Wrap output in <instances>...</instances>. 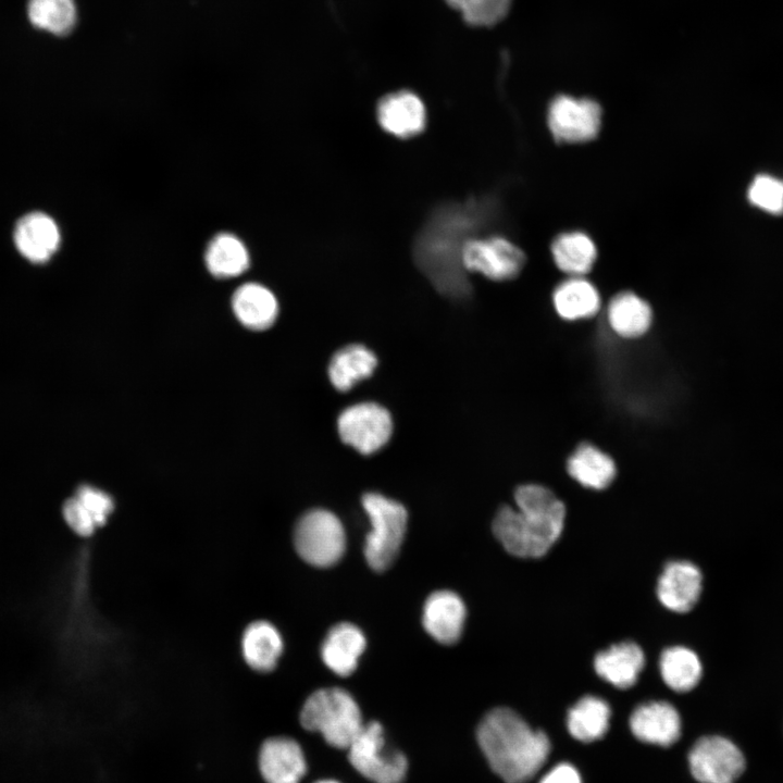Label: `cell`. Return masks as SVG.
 I'll return each mask as SVG.
<instances>
[{
  "mask_svg": "<svg viewBox=\"0 0 783 783\" xmlns=\"http://www.w3.org/2000/svg\"><path fill=\"white\" fill-rule=\"evenodd\" d=\"M517 508L502 506L493 521V533L502 547L520 558L543 557L560 537L566 519L563 502L538 484L519 486Z\"/></svg>",
  "mask_w": 783,
  "mask_h": 783,
  "instance_id": "6da1fadb",
  "label": "cell"
},
{
  "mask_svg": "<svg viewBox=\"0 0 783 783\" xmlns=\"http://www.w3.org/2000/svg\"><path fill=\"white\" fill-rule=\"evenodd\" d=\"M477 743L492 770L505 783H526L544 766L550 743L509 708H495L481 720Z\"/></svg>",
  "mask_w": 783,
  "mask_h": 783,
  "instance_id": "7a4b0ae2",
  "label": "cell"
},
{
  "mask_svg": "<svg viewBox=\"0 0 783 783\" xmlns=\"http://www.w3.org/2000/svg\"><path fill=\"white\" fill-rule=\"evenodd\" d=\"M475 204L452 207L434 215L417 243V261L435 288L444 296L461 299L470 294L461 253L467 231L476 223Z\"/></svg>",
  "mask_w": 783,
  "mask_h": 783,
  "instance_id": "3957f363",
  "label": "cell"
},
{
  "mask_svg": "<svg viewBox=\"0 0 783 783\" xmlns=\"http://www.w3.org/2000/svg\"><path fill=\"white\" fill-rule=\"evenodd\" d=\"M299 720L303 729L320 733L327 744L339 749H347L364 724L353 697L339 687L312 693Z\"/></svg>",
  "mask_w": 783,
  "mask_h": 783,
  "instance_id": "277c9868",
  "label": "cell"
},
{
  "mask_svg": "<svg viewBox=\"0 0 783 783\" xmlns=\"http://www.w3.org/2000/svg\"><path fill=\"white\" fill-rule=\"evenodd\" d=\"M371 530L365 538L364 557L375 571L386 570L396 559L407 530L408 513L398 501L377 493L362 497Z\"/></svg>",
  "mask_w": 783,
  "mask_h": 783,
  "instance_id": "5b68a950",
  "label": "cell"
},
{
  "mask_svg": "<svg viewBox=\"0 0 783 783\" xmlns=\"http://www.w3.org/2000/svg\"><path fill=\"white\" fill-rule=\"evenodd\" d=\"M294 543L298 555L309 564L332 567L343 557L346 535L340 520L331 511L313 509L297 522Z\"/></svg>",
  "mask_w": 783,
  "mask_h": 783,
  "instance_id": "8992f818",
  "label": "cell"
},
{
  "mask_svg": "<svg viewBox=\"0 0 783 783\" xmlns=\"http://www.w3.org/2000/svg\"><path fill=\"white\" fill-rule=\"evenodd\" d=\"M347 750L352 767L374 783H402L406 778V756L385 748L383 728L376 721L363 724Z\"/></svg>",
  "mask_w": 783,
  "mask_h": 783,
  "instance_id": "52a82bcc",
  "label": "cell"
},
{
  "mask_svg": "<svg viewBox=\"0 0 783 783\" xmlns=\"http://www.w3.org/2000/svg\"><path fill=\"white\" fill-rule=\"evenodd\" d=\"M601 114L599 103L591 98L558 95L549 103L547 122L557 141L581 144L598 135Z\"/></svg>",
  "mask_w": 783,
  "mask_h": 783,
  "instance_id": "ba28073f",
  "label": "cell"
},
{
  "mask_svg": "<svg viewBox=\"0 0 783 783\" xmlns=\"http://www.w3.org/2000/svg\"><path fill=\"white\" fill-rule=\"evenodd\" d=\"M341 440L362 455L380 450L393 433L390 413L375 402H360L346 408L338 417Z\"/></svg>",
  "mask_w": 783,
  "mask_h": 783,
  "instance_id": "9c48e42d",
  "label": "cell"
},
{
  "mask_svg": "<svg viewBox=\"0 0 783 783\" xmlns=\"http://www.w3.org/2000/svg\"><path fill=\"white\" fill-rule=\"evenodd\" d=\"M693 776L700 783H734L745 770V757L730 739L710 735L699 738L688 754Z\"/></svg>",
  "mask_w": 783,
  "mask_h": 783,
  "instance_id": "30bf717a",
  "label": "cell"
},
{
  "mask_svg": "<svg viewBox=\"0 0 783 783\" xmlns=\"http://www.w3.org/2000/svg\"><path fill=\"white\" fill-rule=\"evenodd\" d=\"M465 271L477 272L493 281L514 278L525 263L524 252L504 237L470 238L462 248Z\"/></svg>",
  "mask_w": 783,
  "mask_h": 783,
  "instance_id": "8fae6325",
  "label": "cell"
},
{
  "mask_svg": "<svg viewBox=\"0 0 783 783\" xmlns=\"http://www.w3.org/2000/svg\"><path fill=\"white\" fill-rule=\"evenodd\" d=\"M258 767L265 783H300L307 771L300 745L286 736L270 737L262 743Z\"/></svg>",
  "mask_w": 783,
  "mask_h": 783,
  "instance_id": "7c38bea8",
  "label": "cell"
},
{
  "mask_svg": "<svg viewBox=\"0 0 783 783\" xmlns=\"http://www.w3.org/2000/svg\"><path fill=\"white\" fill-rule=\"evenodd\" d=\"M13 241L17 251L32 263H45L58 251L61 233L55 221L39 211L29 212L16 222Z\"/></svg>",
  "mask_w": 783,
  "mask_h": 783,
  "instance_id": "4fadbf2b",
  "label": "cell"
},
{
  "mask_svg": "<svg viewBox=\"0 0 783 783\" xmlns=\"http://www.w3.org/2000/svg\"><path fill=\"white\" fill-rule=\"evenodd\" d=\"M703 589V574L686 560L667 563L659 576L657 596L669 610L683 613L694 608Z\"/></svg>",
  "mask_w": 783,
  "mask_h": 783,
  "instance_id": "5bb4252c",
  "label": "cell"
},
{
  "mask_svg": "<svg viewBox=\"0 0 783 783\" xmlns=\"http://www.w3.org/2000/svg\"><path fill=\"white\" fill-rule=\"evenodd\" d=\"M464 621L465 606L455 592H434L424 602L423 626L440 644H455L462 634Z\"/></svg>",
  "mask_w": 783,
  "mask_h": 783,
  "instance_id": "9a60e30c",
  "label": "cell"
},
{
  "mask_svg": "<svg viewBox=\"0 0 783 783\" xmlns=\"http://www.w3.org/2000/svg\"><path fill=\"white\" fill-rule=\"evenodd\" d=\"M630 729L642 742L670 746L681 734V718L669 703L658 700L637 706L630 717Z\"/></svg>",
  "mask_w": 783,
  "mask_h": 783,
  "instance_id": "2e32d148",
  "label": "cell"
},
{
  "mask_svg": "<svg viewBox=\"0 0 783 783\" xmlns=\"http://www.w3.org/2000/svg\"><path fill=\"white\" fill-rule=\"evenodd\" d=\"M377 120L381 126L391 135L409 138L425 127L426 111L422 100L413 92L401 90L381 99L377 105Z\"/></svg>",
  "mask_w": 783,
  "mask_h": 783,
  "instance_id": "e0dca14e",
  "label": "cell"
},
{
  "mask_svg": "<svg viewBox=\"0 0 783 783\" xmlns=\"http://www.w3.org/2000/svg\"><path fill=\"white\" fill-rule=\"evenodd\" d=\"M366 646L362 631L348 622L334 625L326 634L321 657L326 667L340 676L350 675Z\"/></svg>",
  "mask_w": 783,
  "mask_h": 783,
  "instance_id": "ac0fdd59",
  "label": "cell"
},
{
  "mask_svg": "<svg viewBox=\"0 0 783 783\" xmlns=\"http://www.w3.org/2000/svg\"><path fill=\"white\" fill-rule=\"evenodd\" d=\"M645 666V655L634 642H622L599 651L594 659L596 673L618 688L633 686Z\"/></svg>",
  "mask_w": 783,
  "mask_h": 783,
  "instance_id": "d6986e66",
  "label": "cell"
},
{
  "mask_svg": "<svg viewBox=\"0 0 783 783\" xmlns=\"http://www.w3.org/2000/svg\"><path fill=\"white\" fill-rule=\"evenodd\" d=\"M232 309L237 320L251 331L271 327L278 315L275 295L268 287L254 282L245 283L234 291Z\"/></svg>",
  "mask_w": 783,
  "mask_h": 783,
  "instance_id": "ffe728a7",
  "label": "cell"
},
{
  "mask_svg": "<svg viewBox=\"0 0 783 783\" xmlns=\"http://www.w3.org/2000/svg\"><path fill=\"white\" fill-rule=\"evenodd\" d=\"M552 304L558 315L567 321L589 319L600 309L597 288L582 276H570L552 293Z\"/></svg>",
  "mask_w": 783,
  "mask_h": 783,
  "instance_id": "44dd1931",
  "label": "cell"
},
{
  "mask_svg": "<svg viewBox=\"0 0 783 783\" xmlns=\"http://www.w3.org/2000/svg\"><path fill=\"white\" fill-rule=\"evenodd\" d=\"M376 365L377 359L373 351L363 345L352 344L333 355L327 374L337 390L347 391L371 376Z\"/></svg>",
  "mask_w": 783,
  "mask_h": 783,
  "instance_id": "7402d4cb",
  "label": "cell"
},
{
  "mask_svg": "<svg viewBox=\"0 0 783 783\" xmlns=\"http://www.w3.org/2000/svg\"><path fill=\"white\" fill-rule=\"evenodd\" d=\"M567 470L577 483L597 490L608 487L617 473L611 457L592 444H582L573 451Z\"/></svg>",
  "mask_w": 783,
  "mask_h": 783,
  "instance_id": "603a6c76",
  "label": "cell"
},
{
  "mask_svg": "<svg viewBox=\"0 0 783 783\" xmlns=\"http://www.w3.org/2000/svg\"><path fill=\"white\" fill-rule=\"evenodd\" d=\"M611 330L623 338L643 336L650 327L652 312L649 304L631 291L616 295L607 310Z\"/></svg>",
  "mask_w": 783,
  "mask_h": 783,
  "instance_id": "cb8c5ba5",
  "label": "cell"
},
{
  "mask_svg": "<svg viewBox=\"0 0 783 783\" xmlns=\"http://www.w3.org/2000/svg\"><path fill=\"white\" fill-rule=\"evenodd\" d=\"M207 270L217 278L241 275L250 264L249 251L244 241L234 234H216L204 251Z\"/></svg>",
  "mask_w": 783,
  "mask_h": 783,
  "instance_id": "d4e9b609",
  "label": "cell"
},
{
  "mask_svg": "<svg viewBox=\"0 0 783 783\" xmlns=\"http://www.w3.org/2000/svg\"><path fill=\"white\" fill-rule=\"evenodd\" d=\"M551 256L557 268L570 276L588 273L597 258L593 239L583 232H566L551 243Z\"/></svg>",
  "mask_w": 783,
  "mask_h": 783,
  "instance_id": "484cf974",
  "label": "cell"
},
{
  "mask_svg": "<svg viewBox=\"0 0 783 783\" xmlns=\"http://www.w3.org/2000/svg\"><path fill=\"white\" fill-rule=\"evenodd\" d=\"M283 651V639L274 625L265 621L251 623L243 636L246 662L260 672L273 670Z\"/></svg>",
  "mask_w": 783,
  "mask_h": 783,
  "instance_id": "4316f807",
  "label": "cell"
},
{
  "mask_svg": "<svg viewBox=\"0 0 783 783\" xmlns=\"http://www.w3.org/2000/svg\"><path fill=\"white\" fill-rule=\"evenodd\" d=\"M611 710L606 700L596 696L582 697L570 708L567 726L570 734L581 742L601 738L609 728Z\"/></svg>",
  "mask_w": 783,
  "mask_h": 783,
  "instance_id": "83f0119b",
  "label": "cell"
},
{
  "mask_svg": "<svg viewBox=\"0 0 783 783\" xmlns=\"http://www.w3.org/2000/svg\"><path fill=\"white\" fill-rule=\"evenodd\" d=\"M659 668L664 683L680 693L693 689L703 674L700 659L696 652L684 646L664 649L660 656Z\"/></svg>",
  "mask_w": 783,
  "mask_h": 783,
  "instance_id": "f1b7e54d",
  "label": "cell"
},
{
  "mask_svg": "<svg viewBox=\"0 0 783 783\" xmlns=\"http://www.w3.org/2000/svg\"><path fill=\"white\" fill-rule=\"evenodd\" d=\"M27 14L35 27L57 36L69 35L77 23L74 0H28Z\"/></svg>",
  "mask_w": 783,
  "mask_h": 783,
  "instance_id": "f546056e",
  "label": "cell"
},
{
  "mask_svg": "<svg viewBox=\"0 0 783 783\" xmlns=\"http://www.w3.org/2000/svg\"><path fill=\"white\" fill-rule=\"evenodd\" d=\"M747 197L749 202L773 215L783 214V181L769 174H758L751 181Z\"/></svg>",
  "mask_w": 783,
  "mask_h": 783,
  "instance_id": "4dcf8cb0",
  "label": "cell"
},
{
  "mask_svg": "<svg viewBox=\"0 0 783 783\" xmlns=\"http://www.w3.org/2000/svg\"><path fill=\"white\" fill-rule=\"evenodd\" d=\"M512 0H471L460 12L472 26H493L502 21Z\"/></svg>",
  "mask_w": 783,
  "mask_h": 783,
  "instance_id": "1f68e13d",
  "label": "cell"
},
{
  "mask_svg": "<svg viewBox=\"0 0 783 783\" xmlns=\"http://www.w3.org/2000/svg\"><path fill=\"white\" fill-rule=\"evenodd\" d=\"M75 496L91 514L97 525H102L114 508L113 499L103 490L82 485L77 488Z\"/></svg>",
  "mask_w": 783,
  "mask_h": 783,
  "instance_id": "d6a6232c",
  "label": "cell"
},
{
  "mask_svg": "<svg viewBox=\"0 0 783 783\" xmlns=\"http://www.w3.org/2000/svg\"><path fill=\"white\" fill-rule=\"evenodd\" d=\"M63 515L70 527L82 536L92 534L98 526L91 514L76 496L65 501Z\"/></svg>",
  "mask_w": 783,
  "mask_h": 783,
  "instance_id": "836d02e7",
  "label": "cell"
},
{
  "mask_svg": "<svg viewBox=\"0 0 783 783\" xmlns=\"http://www.w3.org/2000/svg\"><path fill=\"white\" fill-rule=\"evenodd\" d=\"M539 783H582V780L577 770L564 762L554 767Z\"/></svg>",
  "mask_w": 783,
  "mask_h": 783,
  "instance_id": "e575fe53",
  "label": "cell"
},
{
  "mask_svg": "<svg viewBox=\"0 0 783 783\" xmlns=\"http://www.w3.org/2000/svg\"><path fill=\"white\" fill-rule=\"evenodd\" d=\"M451 8L461 11L471 0H445Z\"/></svg>",
  "mask_w": 783,
  "mask_h": 783,
  "instance_id": "d590c367",
  "label": "cell"
},
{
  "mask_svg": "<svg viewBox=\"0 0 783 783\" xmlns=\"http://www.w3.org/2000/svg\"><path fill=\"white\" fill-rule=\"evenodd\" d=\"M314 783H339V782L334 781V780H320V781H316V782H314Z\"/></svg>",
  "mask_w": 783,
  "mask_h": 783,
  "instance_id": "8d00e7d4",
  "label": "cell"
}]
</instances>
